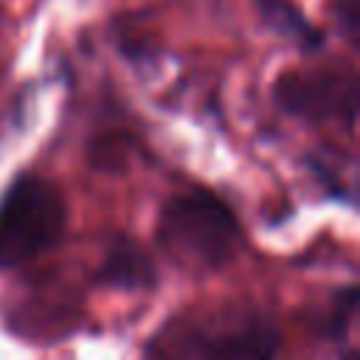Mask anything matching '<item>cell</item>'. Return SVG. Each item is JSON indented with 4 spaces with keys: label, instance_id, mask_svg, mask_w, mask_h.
Segmentation results:
<instances>
[{
    "label": "cell",
    "instance_id": "cell-3",
    "mask_svg": "<svg viewBox=\"0 0 360 360\" xmlns=\"http://www.w3.org/2000/svg\"><path fill=\"white\" fill-rule=\"evenodd\" d=\"M68 228L62 191L34 172L17 174L0 194V270L22 267L59 245Z\"/></svg>",
    "mask_w": 360,
    "mask_h": 360
},
{
    "label": "cell",
    "instance_id": "cell-8",
    "mask_svg": "<svg viewBox=\"0 0 360 360\" xmlns=\"http://www.w3.org/2000/svg\"><path fill=\"white\" fill-rule=\"evenodd\" d=\"M335 17L346 39L354 45L357 42V28H360V0H335Z\"/></svg>",
    "mask_w": 360,
    "mask_h": 360
},
{
    "label": "cell",
    "instance_id": "cell-4",
    "mask_svg": "<svg viewBox=\"0 0 360 360\" xmlns=\"http://www.w3.org/2000/svg\"><path fill=\"white\" fill-rule=\"evenodd\" d=\"M273 98L287 115L309 124L343 121L346 129H352L357 112V79L352 68L287 70L276 79Z\"/></svg>",
    "mask_w": 360,
    "mask_h": 360
},
{
    "label": "cell",
    "instance_id": "cell-6",
    "mask_svg": "<svg viewBox=\"0 0 360 360\" xmlns=\"http://www.w3.org/2000/svg\"><path fill=\"white\" fill-rule=\"evenodd\" d=\"M256 8L273 34L298 45L301 51H318L323 45V34L307 20L295 0H256Z\"/></svg>",
    "mask_w": 360,
    "mask_h": 360
},
{
    "label": "cell",
    "instance_id": "cell-5",
    "mask_svg": "<svg viewBox=\"0 0 360 360\" xmlns=\"http://www.w3.org/2000/svg\"><path fill=\"white\" fill-rule=\"evenodd\" d=\"M96 281L101 287H112V290H149V287H155L158 273H155L152 256L138 242L118 236L107 248V253L96 270Z\"/></svg>",
    "mask_w": 360,
    "mask_h": 360
},
{
    "label": "cell",
    "instance_id": "cell-7",
    "mask_svg": "<svg viewBox=\"0 0 360 360\" xmlns=\"http://www.w3.org/2000/svg\"><path fill=\"white\" fill-rule=\"evenodd\" d=\"M354 315H357V287L349 284V287L338 290V295L321 312L318 335H323V340H338V343L346 340Z\"/></svg>",
    "mask_w": 360,
    "mask_h": 360
},
{
    "label": "cell",
    "instance_id": "cell-2",
    "mask_svg": "<svg viewBox=\"0 0 360 360\" xmlns=\"http://www.w3.org/2000/svg\"><path fill=\"white\" fill-rule=\"evenodd\" d=\"M278 349L281 335L270 315L250 304H228L169 323L146 352L180 357H270Z\"/></svg>",
    "mask_w": 360,
    "mask_h": 360
},
{
    "label": "cell",
    "instance_id": "cell-1",
    "mask_svg": "<svg viewBox=\"0 0 360 360\" xmlns=\"http://www.w3.org/2000/svg\"><path fill=\"white\" fill-rule=\"evenodd\" d=\"M158 248L186 270H222L245 245L236 214L208 188L172 194L158 214Z\"/></svg>",
    "mask_w": 360,
    "mask_h": 360
}]
</instances>
